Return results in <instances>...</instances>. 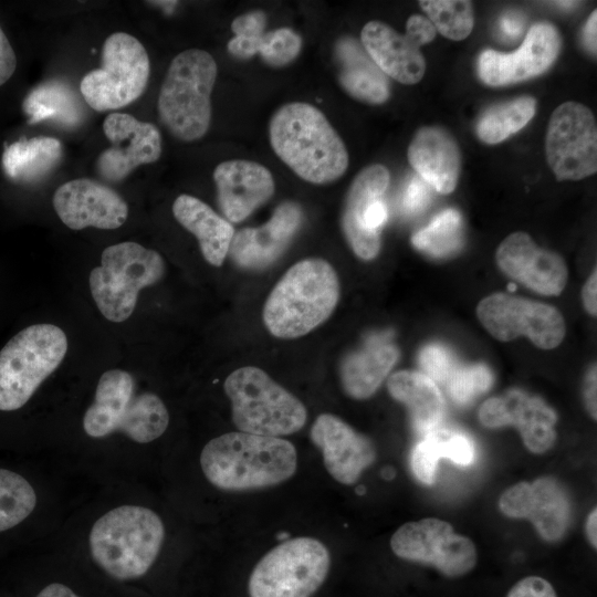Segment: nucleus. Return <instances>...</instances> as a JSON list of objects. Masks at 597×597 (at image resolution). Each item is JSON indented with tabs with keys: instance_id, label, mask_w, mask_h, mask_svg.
Listing matches in <instances>:
<instances>
[{
	"instance_id": "nucleus-1",
	"label": "nucleus",
	"mask_w": 597,
	"mask_h": 597,
	"mask_svg": "<svg viewBox=\"0 0 597 597\" xmlns=\"http://www.w3.org/2000/svg\"><path fill=\"white\" fill-rule=\"evenodd\" d=\"M269 138L276 156L307 182L329 184L347 170L344 142L326 116L308 103L281 106L270 119Z\"/></svg>"
},
{
	"instance_id": "nucleus-2",
	"label": "nucleus",
	"mask_w": 597,
	"mask_h": 597,
	"mask_svg": "<svg viewBox=\"0 0 597 597\" xmlns=\"http://www.w3.org/2000/svg\"><path fill=\"white\" fill-rule=\"evenodd\" d=\"M207 480L224 491H248L282 483L297 469L293 443L279 437L228 432L211 439L200 453Z\"/></svg>"
},
{
	"instance_id": "nucleus-3",
	"label": "nucleus",
	"mask_w": 597,
	"mask_h": 597,
	"mask_svg": "<svg viewBox=\"0 0 597 597\" xmlns=\"http://www.w3.org/2000/svg\"><path fill=\"white\" fill-rule=\"evenodd\" d=\"M339 294L338 276L326 260L298 261L268 296L263 308L265 327L283 339L306 335L332 315Z\"/></svg>"
},
{
	"instance_id": "nucleus-4",
	"label": "nucleus",
	"mask_w": 597,
	"mask_h": 597,
	"mask_svg": "<svg viewBox=\"0 0 597 597\" xmlns=\"http://www.w3.org/2000/svg\"><path fill=\"white\" fill-rule=\"evenodd\" d=\"M165 526L150 509L122 505L101 516L88 536L93 561L119 580L144 576L164 543Z\"/></svg>"
},
{
	"instance_id": "nucleus-5",
	"label": "nucleus",
	"mask_w": 597,
	"mask_h": 597,
	"mask_svg": "<svg viewBox=\"0 0 597 597\" xmlns=\"http://www.w3.org/2000/svg\"><path fill=\"white\" fill-rule=\"evenodd\" d=\"M169 413L153 392H137L133 376L121 369L105 371L97 384L93 404L83 418L92 438L123 432L137 443H148L167 429Z\"/></svg>"
},
{
	"instance_id": "nucleus-6",
	"label": "nucleus",
	"mask_w": 597,
	"mask_h": 597,
	"mask_svg": "<svg viewBox=\"0 0 597 597\" xmlns=\"http://www.w3.org/2000/svg\"><path fill=\"white\" fill-rule=\"evenodd\" d=\"M217 73L214 59L205 50L188 49L171 60L157 108L161 123L176 138L193 142L208 132Z\"/></svg>"
},
{
	"instance_id": "nucleus-7",
	"label": "nucleus",
	"mask_w": 597,
	"mask_h": 597,
	"mask_svg": "<svg viewBox=\"0 0 597 597\" xmlns=\"http://www.w3.org/2000/svg\"><path fill=\"white\" fill-rule=\"evenodd\" d=\"M223 387L233 423L242 432L281 438L300 431L306 422L303 402L259 367L235 369Z\"/></svg>"
},
{
	"instance_id": "nucleus-8",
	"label": "nucleus",
	"mask_w": 597,
	"mask_h": 597,
	"mask_svg": "<svg viewBox=\"0 0 597 597\" xmlns=\"http://www.w3.org/2000/svg\"><path fill=\"white\" fill-rule=\"evenodd\" d=\"M66 352V335L53 324H34L14 335L0 350V410L24 406Z\"/></svg>"
},
{
	"instance_id": "nucleus-9",
	"label": "nucleus",
	"mask_w": 597,
	"mask_h": 597,
	"mask_svg": "<svg viewBox=\"0 0 597 597\" xmlns=\"http://www.w3.org/2000/svg\"><path fill=\"white\" fill-rule=\"evenodd\" d=\"M164 273L165 261L157 251L121 242L104 249L101 265L90 273V289L102 315L121 323L134 312L139 291L157 283Z\"/></svg>"
},
{
	"instance_id": "nucleus-10",
	"label": "nucleus",
	"mask_w": 597,
	"mask_h": 597,
	"mask_svg": "<svg viewBox=\"0 0 597 597\" xmlns=\"http://www.w3.org/2000/svg\"><path fill=\"white\" fill-rule=\"evenodd\" d=\"M331 566L327 547L314 537H295L270 549L249 579L250 597H311Z\"/></svg>"
},
{
	"instance_id": "nucleus-11",
	"label": "nucleus",
	"mask_w": 597,
	"mask_h": 597,
	"mask_svg": "<svg viewBox=\"0 0 597 597\" xmlns=\"http://www.w3.org/2000/svg\"><path fill=\"white\" fill-rule=\"evenodd\" d=\"M149 72V57L139 40L114 32L103 44L101 67L83 76L80 92L94 111H115L144 93Z\"/></svg>"
},
{
	"instance_id": "nucleus-12",
	"label": "nucleus",
	"mask_w": 597,
	"mask_h": 597,
	"mask_svg": "<svg viewBox=\"0 0 597 597\" xmlns=\"http://www.w3.org/2000/svg\"><path fill=\"white\" fill-rule=\"evenodd\" d=\"M476 317L498 341L526 336L542 349L557 347L566 334L564 316L553 305L502 292L483 297Z\"/></svg>"
},
{
	"instance_id": "nucleus-13",
	"label": "nucleus",
	"mask_w": 597,
	"mask_h": 597,
	"mask_svg": "<svg viewBox=\"0 0 597 597\" xmlns=\"http://www.w3.org/2000/svg\"><path fill=\"white\" fill-rule=\"evenodd\" d=\"M546 159L558 180H580L597 170V126L591 111L568 101L551 115L546 138Z\"/></svg>"
},
{
	"instance_id": "nucleus-14",
	"label": "nucleus",
	"mask_w": 597,
	"mask_h": 597,
	"mask_svg": "<svg viewBox=\"0 0 597 597\" xmlns=\"http://www.w3.org/2000/svg\"><path fill=\"white\" fill-rule=\"evenodd\" d=\"M390 547L398 557L432 565L450 577L467 574L476 563L472 541L455 534L448 522L434 517L401 525L392 534Z\"/></svg>"
},
{
	"instance_id": "nucleus-15",
	"label": "nucleus",
	"mask_w": 597,
	"mask_h": 597,
	"mask_svg": "<svg viewBox=\"0 0 597 597\" xmlns=\"http://www.w3.org/2000/svg\"><path fill=\"white\" fill-rule=\"evenodd\" d=\"M388 169L374 164L353 179L343 207L341 223L346 241L362 260H373L380 251V232L388 211L381 200L389 185Z\"/></svg>"
},
{
	"instance_id": "nucleus-16",
	"label": "nucleus",
	"mask_w": 597,
	"mask_h": 597,
	"mask_svg": "<svg viewBox=\"0 0 597 597\" xmlns=\"http://www.w3.org/2000/svg\"><path fill=\"white\" fill-rule=\"evenodd\" d=\"M103 132L112 146L101 153L96 168L106 180H123L135 168L155 163L161 155L158 128L129 114L111 113L104 119Z\"/></svg>"
},
{
	"instance_id": "nucleus-17",
	"label": "nucleus",
	"mask_w": 597,
	"mask_h": 597,
	"mask_svg": "<svg viewBox=\"0 0 597 597\" xmlns=\"http://www.w3.org/2000/svg\"><path fill=\"white\" fill-rule=\"evenodd\" d=\"M479 420L486 428L515 427L533 453L546 452L556 441V411L542 398L520 389L486 399L479 409Z\"/></svg>"
},
{
	"instance_id": "nucleus-18",
	"label": "nucleus",
	"mask_w": 597,
	"mask_h": 597,
	"mask_svg": "<svg viewBox=\"0 0 597 597\" xmlns=\"http://www.w3.org/2000/svg\"><path fill=\"white\" fill-rule=\"evenodd\" d=\"M561 36L551 23H536L512 53L483 51L478 60L479 77L490 86H503L545 72L556 60Z\"/></svg>"
},
{
	"instance_id": "nucleus-19",
	"label": "nucleus",
	"mask_w": 597,
	"mask_h": 597,
	"mask_svg": "<svg viewBox=\"0 0 597 597\" xmlns=\"http://www.w3.org/2000/svg\"><path fill=\"white\" fill-rule=\"evenodd\" d=\"M500 510L510 517L527 519L548 542L561 540L570 520V503L562 484L551 476L519 482L501 495Z\"/></svg>"
},
{
	"instance_id": "nucleus-20",
	"label": "nucleus",
	"mask_w": 597,
	"mask_h": 597,
	"mask_svg": "<svg viewBox=\"0 0 597 597\" xmlns=\"http://www.w3.org/2000/svg\"><path fill=\"white\" fill-rule=\"evenodd\" d=\"M495 261L509 277L542 295H559L568 269L556 252L540 248L526 232L509 234L498 247Z\"/></svg>"
},
{
	"instance_id": "nucleus-21",
	"label": "nucleus",
	"mask_w": 597,
	"mask_h": 597,
	"mask_svg": "<svg viewBox=\"0 0 597 597\" xmlns=\"http://www.w3.org/2000/svg\"><path fill=\"white\" fill-rule=\"evenodd\" d=\"M53 207L61 221L72 230L87 227L116 229L128 216L127 203L116 191L87 178L61 185L54 192Z\"/></svg>"
},
{
	"instance_id": "nucleus-22",
	"label": "nucleus",
	"mask_w": 597,
	"mask_h": 597,
	"mask_svg": "<svg viewBox=\"0 0 597 597\" xmlns=\"http://www.w3.org/2000/svg\"><path fill=\"white\" fill-rule=\"evenodd\" d=\"M310 437L321 450L327 472L339 483L354 484L376 459V449L367 437L331 413H321Z\"/></svg>"
},
{
	"instance_id": "nucleus-23",
	"label": "nucleus",
	"mask_w": 597,
	"mask_h": 597,
	"mask_svg": "<svg viewBox=\"0 0 597 597\" xmlns=\"http://www.w3.org/2000/svg\"><path fill=\"white\" fill-rule=\"evenodd\" d=\"M302 222L301 206L294 201H284L264 224L234 233L229 248L230 256L242 269H266L286 251Z\"/></svg>"
},
{
	"instance_id": "nucleus-24",
	"label": "nucleus",
	"mask_w": 597,
	"mask_h": 597,
	"mask_svg": "<svg viewBox=\"0 0 597 597\" xmlns=\"http://www.w3.org/2000/svg\"><path fill=\"white\" fill-rule=\"evenodd\" d=\"M218 206L229 222L239 223L274 193V179L263 165L244 159L220 163L213 170Z\"/></svg>"
},
{
	"instance_id": "nucleus-25",
	"label": "nucleus",
	"mask_w": 597,
	"mask_h": 597,
	"mask_svg": "<svg viewBox=\"0 0 597 597\" xmlns=\"http://www.w3.org/2000/svg\"><path fill=\"white\" fill-rule=\"evenodd\" d=\"M408 160L427 184L447 195L458 184L461 156L457 142L443 128L421 127L408 147Z\"/></svg>"
},
{
	"instance_id": "nucleus-26",
	"label": "nucleus",
	"mask_w": 597,
	"mask_h": 597,
	"mask_svg": "<svg viewBox=\"0 0 597 597\" xmlns=\"http://www.w3.org/2000/svg\"><path fill=\"white\" fill-rule=\"evenodd\" d=\"M360 42L387 77L402 84H416L422 78L425 57L419 46L406 34H400L381 21H369L362 29Z\"/></svg>"
},
{
	"instance_id": "nucleus-27",
	"label": "nucleus",
	"mask_w": 597,
	"mask_h": 597,
	"mask_svg": "<svg viewBox=\"0 0 597 597\" xmlns=\"http://www.w3.org/2000/svg\"><path fill=\"white\" fill-rule=\"evenodd\" d=\"M399 358V349L388 333L371 335L364 345L343 359L341 381L353 399L371 397L387 378Z\"/></svg>"
},
{
	"instance_id": "nucleus-28",
	"label": "nucleus",
	"mask_w": 597,
	"mask_h": 597,
	"mask_svg": "<svg viewBox=\"0 0 597 597\" xmlns=\"http://www.w3.org/2000/svg\"><path fill=\"white\" fill-rule=\"evenodd\" d=\"M334 60L338 82L352 97L374 105L383 104L389 98L388 77L356 39L339 38L334 45Z\"/></svg>"
},
{
	"instance_id": "nucleus-29",
	"label": "nucleus",
	"mask_w": 597,
	"mask_h": 597,
	"mask_svg": "<svg viewBox=\"0 0 597 597\" xmlns=\"http://www.w3.org/2000/svg\"><path fill=\"white\" fill-rule=\"evenodd\" d=\"M172 213L197 238L205 260L213 266H221L234 235L232 224L206 202L186 193L175 199Z\"/></svg>"
},
{
	"instance_id": "nucleus-30",
	"label": "nucleus",
	"mask_w": 597,
	"mask_h": 597,
	"mask_svg": "<svg viewBox=\"0 0 597 597\" xmlns=\"http://www.w3.org/2000/svg\"><path fill=\"white\" fill-rule=\"evenodd\" d=\"M387 388L394 399L410 413L413 428L422 434L439 427L446 409L437 384L420 371L399 370L392 374Z\"/></svg>"
},
{
	"instance_id": "nucleus-31",
	"label": "nucleus",
	"mask_w": 597,
	"mask_h": 597,
	"mask_svg": "<svg viewBox=\"0 0 597 597\" xmlns=\"http://www.w3.org/2000/svg\"><path fill=\"white\" fill-rule=\"evenodd\" d=\"M441 458L460 465H469L475 458L474 443L459 431L439 427L431 430L412 450L411 467L416 478L425 484H432Z\"/></svg>"
},
{
	"instance_id": "nucleus-32",
	"label": "nucleus",
	"mask_w": 597,
	"mask_h": 597,
	"mask_svg": "<svg viewBox=\"0 0 597 597\" xmlns=\"http://www.w3.org/2000/svg\"><path fill=\"white\" fill-rule=\"evenodd\" d=\"M29 123L51 121L72 127L82 121L83 112L78 97L69 85L50 81L34 87L22 104Z\"/></svg>"
},
{
	"instance_id": "nucleus-33",
	"label": "nucleus",
	"mask_w": 597,
	"mask_h": 597,
	"mask_svg": "<svg viewBox=\"0 0 597 597\" xmlns=\"http://www.w3.org/2000/svg\"><path fill=\"white\" fill-rule=\"evenodd\" d=\"M62 154L61 143L52 137L20 139L2 155L4 172L12 179L32 180L51 170Z\"/></svg>"
},
{
	"instance_id": "nucleus-34",
	"label": "nucleus",
	"mask_w": 597,
	"mask_h": 597,
	"mask_svg": "<svg viewBox=\"0 0 597 597\" xmlns=\"http://www.w3.org/2000/svg\"><path fill=\"white\" fill-rule=\"evenodd\" d=\"M536 101L521 96L486 109L476 124L479 138L490 145L499 144L521 130L534 116Z\"/></svg>"
},
{
	"instance_id": "nucleus-35",
	"label": "nucleus",
	"mask_w": 597,
	"mask_h": 597,
	"mask_svg": "<svg viewBox=\"0 0 597 597\" xmlns=\"http://www.w3.org/2000/svg\"><path fill=\"white\" fill-rule=\"evenodd\" d=\"M463 240L462 217L458 210L451 208L441 211L411 238L417 250L433 258H449L458 253Z\"/></svg>"
},
{
	"instance_id": "nucleus-36",
	"label": "nucleus",
	"mask_w": 597,
	"mask_h": 597,
	"mask_svg": "<svg viewBox=\"0 0 597 597\" xmlns=\"http://www.w3.org/2000/svg\"><path fill=\"white\" fill-rule=\"evenodd\" d=\"M36 505L32 485L20 474L0 469V532L25 520Z\"/></svg>"
},
{
	"instance_id": "nucleus-37",
	"label": "nucleus",
	"mask_w": 597,
	"mask_h": 597,
	"mask_svg": "<svg viewBox=\"0 0 597 597\" xmlns=\"http://www.w3.org/2000/svg\"><path fill=\"white\" fill-rule=\"evenodd\" d=\"M421 9L429 21L443 36L460 41L472 31L474 14L470 1L464 0H422Z\"/></svg>"
},
{
	"instance_id": "nucleus-38",
	"label": "nucleus",
	"mask_w": 597,
	"mask_h": 597,
	"mask_svg": "<svg viewBox=\"0 0 597 597\" xmlns=\"http://www.w3.org/2000/svg\"><path fill=\"white\" fill-rule=\"evenodd\" d=\"M493 380V374L486 365L473 364L458 366L444 386L453 402L463 406L488 391Z\"/></svg>"
},
{
	"instance_id": "nucleus-39",
	"label": "nucleus",
	"mask_w": 597,
	"mask_h": 597,
	"mask_svg": "<svg viewBox=\"0 0 597 597\" xmlns=\"http://www.w3.org/2000/svg\"><path fill=\"white\" fill-rule=\"evenodd\" d=\"M302 38L290 28L264 32L261 36L259 54L271 66H284L297 57Z\"/></svg>"
},
{
	"instance_id": "nucleus-40",
	"label": "nucleus",
	"mask_w": 597,
	"mask_h": 597,
	"mask_svg": "<svg viewBox=\"0 0 597 597\" xmlns=\"http://www.w3.org/2000/svg\"><path fill=\"white\" fill-rule=\"evenodd\" d=\"M419 363L422 374L436 384H446L453 370L458 367L457 362L448 348L439 344H430L422 348Z\"/></svg>"
},
{
	"instance_id": "nucleus-41",
	"label": "nucleus",
	"mask_w": 597,
	"mask_h": 597,
	"mask_svg": "<svg viewBox=\"0 0 597 597\" xmlns=\"http://www.w3.org/2000/svg\"><path fill=\"white\" fill-rule=\"evenodd\" d=\"M432 187L418 175L408 184L404 195V207L410 213L422 211L431 199Z\"/></svg>"
},
{
	"instance_id": "nucleus-42",
	"label": "nucleus",
	"mask_w": 597,
	"mask_h": 597,
	"mask_svg": "<svg viewBox=\"0 0 597 597\" xmlns=\"http://www.w3.org/2000/svg\"><path fill=\"white\" fill-rule=\"evenodd\" d=\"M266 15L263 11H250L238 15L231 23L235 36L259 38L263 35Z\"/></svg>"
},
{
	"instance_id": "nucleus-43",
	"label": "nucleus",
	"mask_w": 597,
	"mask_h": 597,
	"mask_svg": "<svg viewBox=\"0 0 597 597\" xmlns=\"http://www.w3.org/2000/svg\"><path fill=\"white\" fill-rule=\"evenodd\" d=\"M506 597H557L552 585L542 577L528 576L516 583Z\"/></svg>"
},
{
	"instance_id": "nucleus-44",
	"label": "nucleus",
	"mask_w": 597,
	"mask_h": 597,
	"mask_svg": "<svg viewBox=\"0 0 597 597\" xmlns=\"http://www.w3.org/2000/svg\"><path fill=\"white\" fill-rule=\"evenodd\" d=\"M405 34L420 48L433 40L436 29L428 18L413 14L407 20Z\"/></svg>"
},
{
	"instance_id": "nucleus-45",
	"label": "nucleus",
	"mask_w": 597,
	"mask_h": 597,
	"mask_svg": "<svg viewBox=\"0 0 597 597\" xmlns=\"http://www.w3.org/2000/svg\"><path fill=\"white\" fill-rule=\"evenodd\" d=\"M17 57L14 51L0 28V86L4 84L14 73Z\"/></svg>"
},
{
	"instance_id": "nucleus-46",
	"label": "nucleus",
	"mask_w": 597,
	"mask_h": 597,
	"mask_svg": "<svg viewBox=\"0 0 597 597\" xmlns=\"http://www.w3.org/2000/svg\"><path fill=\"white\" fill-rule=\"evenodd\" d=\"M261 36L247 38L234 35L228 43V51L238 59H250L259 53Z\"/></svg>"
},
{
	"instance_id": "nucleus-47",
	"label": "nucleus",
	"mask_w": 597,
	"mask_h": 597,
	"mask_svg": "<svg viewBox=\"0 0 597 597\" xmlns=\"http://www.w3.org/2000/svg\"><path fill=\"white\" fill-rule=\"evenodd\" d=\"M596 364L594 363L588 370L586 371L584 386H583V397L585 406L590 417L596 420L597 418V402H596V388H597V375H596Z\"/></svg>"
},
{
	"instance_id": "nucleus-48",
	"label": "nucleus",
	"mask_w": 597,
	"mask_h": 597,
	"mask_svg": "<svg viewBox=\"0 0 597 597\" xmlns=\"http://www.w3.org/2000/svg\"><path fill=\"white\" fill-rule=\"evenodd\" d=\"M597 272L593 270L582 289V301L586 312L590 316L597 314Z\"/></svg>"
},
{
	"instance_id": "nucleus-49",
	"label": "nucleus",
	"mask_w": 597,
	"mask_h": 597,
	"mask_svg": "<svg viewBox=\"0 0 597 597\" xmlns=\"http://www.w3.org/2000/svg\"><path fill=\"white\" fill-rule=\"evenodd\" d=\"M500 29L504 36L516 39L524 29L522 15L513 12L504 14L500 20Z\"/></svg>"
},
{
	"instance_id": "nucleus-50",
	"label": "nucleus",
	"mask_w": 597,
	"mask_h": 597,
	"mask_svg": "<svg viewBox=\"0 0 597 597\" xmlns=\"http://www.w3.org/2000/svg\"><path fill=\"white\" fill-rule=\"evenodd\" d=\"M597 11L594 10L585 27H584V33H583V38H584V43L586 45V48L594 54H596V31H597Z\"/></svg>"
},
{
	"instance_id": "nucleus-51",
	"label": "nucleus",
	"mask_w": 597,
	"mask_h": 597,
	"mask_svg": "<svg viewBox=\"0 0 597 597\" xmlns=\"http://www.w3.org/2000/svg\"><path fill=\"white\" fill-rule=\"evenodd\" d=\"M36 597H81L75 594L71 588L61 584L52 583L45 586Z\"/></svg>"
},
{
	"instance_id": "nucleus-52",
	"label": "nucleus",
	"mask_w": 597,
	"mask_h": 597,
	"mask_svg": "<svg viewBox=\"0 0 597 597\" xmlns=\"http://www.w3.org/2000/svg\"><path fill=\"white\" fill-rule=\"evenodd\" d=\"M596 525H597V511H596V509H594L589 513V515L587 517V521H586V534L588 536V540H589L591 546H594V548H596V546H597Z\"/></svg>"
}]
</instances>
